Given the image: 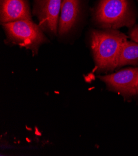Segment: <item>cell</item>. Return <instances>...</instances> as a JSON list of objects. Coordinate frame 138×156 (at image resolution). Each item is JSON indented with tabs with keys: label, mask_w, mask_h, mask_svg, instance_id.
I'll return each mask as SVG.
<instances>
[{
	"label": "cell",
	"mask_w": 138,
	"mask_h": 156,
	"mask_svg": "<svg viewBox=\"0 0 138 156\" xmlns=\"http://www.w3.org/2000/svg\"><path fill=\"white\" fill-rule=\"evenodd\" d=\"M8 42L38 53L40 46L48 42L43 30L31 20H21L2 24Z\"/></svg>",
	"instance_id": "cell-3"
},
{
	"label": "cell",
	"mask_w": 138,
	"mask_h": 156,
	"mask_svg": "<svg viewBox=\"0 0 138 156\" xmlns=\"http://www.w3.org/2000/svg\"><path fill=\"white\" fill-rule=\"evenodd\" d=\"M80 12V0H63L58 29L59 36L71 32L78 21Z\"/></svg>",
	"instance_id": "cell-6"
},
{
	"label": "cell",
	"mask_w": 138,
	"mask_h": 156,
	"mask_svg": "<svg viewBox=\"0 0 138 156\" xmlns=\"http://www.w3.org/2000/svg\"><path fill=\"white\" fill-rule=\"evenodd\" d=\"M21 20H31L27 0H1L2 24Z\"/></svg>",
	"instance_id": "cell-7"
},
{
	"label": "cell",
	"mask_w": 138,
	"mask_h": 156,
	"mask_svg": "<svg viewBox=\"0 0 138 156\" xmlns=\"http://www.w3.org/2000/svg\"><path fill=\"white\" fill-rule=\"evenodd\" d=\"M125 65H138V43L126 41L123 45L119 56L118 67Z\"/></svg>",
	"instance_id": "cell-8"
},
{
	"label": "cell",
	"mask_w": 138,
	"mask_h": 156,
	"mask_svg": "<svg viewBox=\"0 0 138 156\" xmlns=\"http://www.w3.org/2000/svg\"><path fill=\"white\" fill-rule=\"evenodd\" d=\"M63 0H34V14L41 29L53 36L58 32V23Z\"/></svg>",
	"instance_id": "cell-5"
},
{
	"label": "cell",
	"mask_w": 138,
	"mask_h": 156,
	"mask_svg": "<svg viewBox=\"0 0 138 156\" xmlns=\"http://www.w3.org/2000/svg\"><path fill=\"white\" fill-rule=\"evenodd\" d=\"M108 88L126 97L137 94L138 86V67L121 70L116 73L100 76Z\"/></svg>",
	"instance_id": "cell-4"
},
{
	"label": "cell",
	"mask_w": 138,
	"mask_h": 156,
	"mask_svg": "<svg viewBox=\"0 0 138 156\" xmlns=\"http://www.w3.org/2000/svg\"><path fill=\"white\" fill-rule=\"evenodd\" d=\"M126 41L125 34L113 29L92 31L90 46L97 69L111 71L117 68L121 48Z\"/></svg>",
	"instance_id": "cell-1"
},
{
	"label": "cell",
	"mask_w": 138,
	"mask_h": 156,
	"mask_svg": "<svg viewBox=\"0 0 138 156\" xmlns=\"http://www.w3.org/2000/svg\"><path fill=\"white\" fill-rule=\"evenodd\" d=\"M94 20L100 27L115 29L133 26L135 16L128 0H101L94 11Z\"/></svg>",
	"instance_id": "cell-2"
},
{
	"label": "cell",
	"mask_w": 138,
	"mask_h": 156,
	"mask_svg": "<svg viewBox=\"0 0 138 156\" xmlns=\"http://www.w3.org/2000/svg\"><path fill=\"white\" fill-rule=\"evenodd\" d=\"M130 36L131 39L138 43V26L134 27L130 31Z\"/></svg>",
	"instance_id": "cell-9"
},
{
	"label": "cell",
	"mask_w": 138,
	"mask_h": 156,
	"mask_svg": "<svg viewBox=\"0 0 138 156\" xmlns=\"http://www.w3.org/2000/svg\"><path fill=\"white\" fill-rule=\"evenodd\" d=\"M137 94H138V86H137Z\"/></svg>",
	"instance_id": "cell-10"
}]
</instances>
